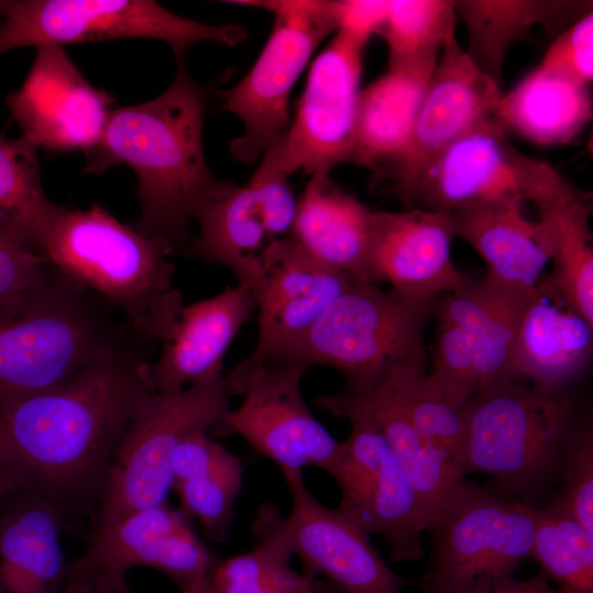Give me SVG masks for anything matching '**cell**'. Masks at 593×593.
Listing matches in <instances>:
<instances>
[{"label": "cell", "mask_w": 593, "mask_h": 593, "mask_svg": "<svg viewBox=\"0 0 593 593\" xmlns=\"http://www.w3.org/2000/svg\"><path fill=\"white\" fill-rule=\"evenodd\" d=\"M535 507L466 478L433 517L424 593H494L533 557Z\"/></svg>", "instance_id": "52a82bcc"}, {"label": "cell", "mask_w": 593, "mask_h": 593, "mask_svg": "<svg viewBox=\"0 0 593 593\" xmlns=\"http://www.w3.org/2000/svg\"><path fill=\"white\" fill-rule=\"evenodd\" d=\"M0 515L2 593H60L68 561L61 535L69 515L57 504L25 492Z\"/></svg>", "instance_id": "cb8c5ba5"}, {"label": "cell", "mask_w": 593, "mask_h": 593, "mask_svg": "<svg viewBox=\"0 0 593 593\" xmlns=\"http://www.w3.org/2000/svg\"><path fill=\"white\" fill-rule=\"evenodd\" d=\"M49 272L43 257L0 223V320L19 313Z\"/></svg>", "instance_id": "ab89813d"}, {"label": "cell", "mask_w": 593, "mask_h": 593, "mask_svg": "<svg viewBox=\"0 0 593 593\" xmlns=\"http://www.w3.org/2000/svg\"><path fill=\"white\" fill-rule=\"evenodd\" d=\"M257 311L250 289L237 284L183 305L152 362L148 378L158 393H177L223 376L224 356L242 326ZM189 385V387H190Z\"/></svg>", "instance_id": "7402d4cb"}, {"label": "cell", "mask_w": 593, "mask_h": 593, "mask_svg": "<svg viewBox=\"0 0 593 593\" xmlns=\"http://www.w3.org/2000/svg\"><path fill=\"white\" fill-rule=\"evenodd\" d=\"M272 13L271 33L246 76L223 94V109L244 125L232 155L254 163L289 127L290 92L315 48L338 30L333 1H234Z\"/></svg>", "instance_id": "30bf717a"}, {"label": "cell", "mask_w": 593, "mask_h": 593, "mask_svg": "<svg viewBox=\"0 0 593 593\" xmlns=\"http://www.w3.org/2000/svg\"><path fill=\"white\" fill-rule=\"evenodd\" d=\"M291 495V510L282 516L271 503L257 511L262 525L298 556L303 573L323 577L337 593H401L407 580L383 561L369 535L318 502L304 483L301 470H282Z\"/></svg>", "instance_id": "9a60e30c"}, {"label": "cell", "mask_w": 593, "mask_h": 593, "mask_svg": "<svg viewBox=\"0 0 593 593\" xmlns=\"http://www.w3.org/2000/svg\"><path fill=\"white\" fill-rule=\"evenodd\" d=\"M110 593H133L126 581L116 584Z\"/></svg>", "instance_id": "7dc6e473"}, {"label": "cell", "mask_w": 593, "mask_h": 593, "mask_svg": "<svg viewBox=\"0 0 593 593\" xmlns=\"http://www.w3.org/2000/svg\"><path fill=\"white\" fill-rule=\"evenodd\" d=\"M479 334L468 327L437 323L434 369L430 379L456 407L477 391L475 365Z\"/></svg>", "instance_id": "f35d334b"}, {"label": "cell", "mask_w": 593, "mask_h": 593, "mask_svg": "<svg viewBox=\"0 0 593 593\" xmlns=\"http://www.w3.org/2000/svg\"><path fill=\"white\" fill-rule=\"evenodd\" d=\"M593 350V324L589 323L540 279L528 293L519 314L511 357L512 377L532 385L567 390L588 372Z\"/></svg>", "instance_id": "44dd1931"}, {"label": "cell", "mask_w": 593, "mask_h": 593, "mask_svg": "<svg viewBox=\"0 0 593 593\" xmlns=\"http://www.w3.org/2000/svg\"><path fill=\"white\" fill-rule=\"evenodd\" d=\"M455 238L445 211H372L368 250L372 282H389L391 289L416 298L452 292L467 279L451 259Z\"/></svg>", "instance_id": "ffe728a7"}, {"label": "cell", "mask_w": 593, "mask_h": 593, "mask_svg": "<svg viewBox=\"0 0 593 593\" xmlns=\"http://www.w3.org/2000/svg\"><path fill=\"white\" fill-rule=\"evenodd\" d=\"M0 593H2L1 589H0Z\"/></svg>", "instance_id": "681fc988"}, {"label": "cell", "mask_w": 593, "mask_h": 593, "mask_svg": "<svg viewBox=\"0 0 593 593\" xmlns=\"http://www.w3.org/2000/svg\"><path fill=\"white\" fill-rule=\"evenodd\" d=\"M174 253L166 239L141 234L100 204L65 208L40 249L52 269L122 313L137 335L161 342L183 306Z\"/></svg>", "instance_id": "3957f363"}, {"label": "cell", "mask_w": 593, "mask_h": 593, "mask_svg": "<svg viewBox=\"0 0 593 593\" xmlns=\"http://www.w3.org/2000/svg\"><path fill=\"white\" fill-rule=\"evenodd\" d=\"M439 298L354 281L304 335L265 363L325 366L345 376V390L367 389L393 369L425 366L424 329Z\"/></svg>", "instance_id": "8992f818"}, {"label": "cell", "mask_w": 593, "mask_h": 593, "mask_svg": "<svg viewBox=\"0 0 593 593\" xmlns=\"http://www.w3.org/2000/svg\"><path fill=\"white\" fill-rule=\"evenodd\" d=\"M485 279L490 286V300L486 316L478 332V389L495 380L513 378L511 357L517 323L525 300L533 290L515 289Z\"/></svg>", "instance_id": "74e56055"}, {"label": "cell", "mask_w": 593, "mask_h": 593, "mask_svg": "<svg viewBox=\"0 0 593 593\" xmlns=\"http://www.w3.org/2000/svg\"><path fill=\"white\" fill-rule=\"evenodd\" d=\"M179 590L180 593H215L209 574L199 578Z\"/></svg>", "instance_id": "f6af8a7d"}, {"label": "cell", "mask_w": 593, "mask_h": 593, "mask_svg": "<svg viewBox=\"0 0 593 593\" xmlns=\"http://www.w3.org/2000/svg\"><path fill=\"white\" fill-rule=\"evenodd\" d=\"M182 57L161 94L111 111L99 142L86 152L83 174L128 166L137 178L141 204L133 227L186 253L195 211L219 179L208 166L202 142L208 90L190 76Z\"/></svg>", "instance_id": "7a4b0ae2"}, {"label": "cell", "mask_w": 593, "mask_h": 593, "mask_svg": "<svg viewBox=\"0 0 593 593\" xmlns=\"http://www.w3.org/2000/svg\"><path fill=\"white\" fill-rule=\"evenodd\" d=\"M15 491L14 483L11 477L0 468V506L8 495Z\"/></svg>", "instance_id": "bcb514c9"}, {"label": "cell", "mask_w": 593, "mask_h": 593, "mask_svg": "<svg viewBox=\"0 0 593 593\" xmlns=\"http://www.w3.org/2000/svg\"><path fill=\"white\" fill-rule=\"evenodd\" d=\"M315 402L323 410L347 407L368 417L387 440L432 517L466 478L465 470L425 437L378 385L322 394Z\"/></svg>", "instance_id": "83f0119b"}, {"label": "cell", "mask_w": 593, "mask_h": 593, "mask_svg": "<svg viewBox=\"0 0 593 593\" xmlns=\"http://www.w3.org/2000/svg\"><path fill=\"white\" fill-rule=\"evenodd\" d=\"M305 368L267 362L243 373L224 376L231 395H242V404L231 411L223 436L237 434L257 452L281 470H303L312 466L328 470L340 441L315 418L303 400L301 380Z\"/></svg>", "instance_id": "2e32d148"}, {"label": "cell", "mask_w": 593, "mask_h": 593, "mask_svg": "<svg viewBox=\"0 0 593 593\" xmlns=\"http://www.w3.org/2000/svg\"><path fill=\"white\" fill-rule=\"evenodd\" d=\"M224 376L177 393L154 392L132 419L115 456L92 532L167 502L171 460L188 436L212 430L223 436L232 411Z\"/></svg>", "instance_id": "ba28073f"}, {"label": "cell", "mask_w": 593, "mask_h": 593, "mask_svg": "<svg viewBox=\"0 0 593 593\" xmlns=\"http://www.w3.org/2000/svg\"><path fill=\"white\" fill-rule=\"evenodd\" d=\"M194 221L199 233L186 253L226 267L237 284L253 290L264 253L275 240L255 184L250 180L244 186L219 180L197 209Z\"/></svg>", "instance_id": "484cf974"}, {"label": "cell", "mask_w": 593, "mask_h": 593, "mask_svg": "<svg viewBox=\"0 0 593 593\" xmlns=\"http://www.w3.org/2000/svg\"><path fill=\"white\" fill-rule=\"evenodd\" d=\"M247 37L236 24H206L150 0H14L0 24V55L46 44L150 38L178 57L195 43L235 46Z\"/></svg>", "instance_id": "9c48e42d"}, {"label": "cell", "mask_w": 593, "mask_h": 593, "mask_svg": "<svg viewBox=\"0 0 593 593\" xmlns=\"http://www.w3.org/2000/svg\"><path fill=\"white\" fill-rule=\"evenodd\" d=\"M468 30L466 53L473 63L500 82L508 46L535 25L556 26L588 13V2L538 0L454 1Z\"/></svg>", "instance_id": "4dcf8cb0"}, {"label": "cell", "mask_w": 593, "mask_h": 593, "mask_svg": "<svg viewBox=\"0 0 593 593\" xmlns=\"http://www.w3.org/2000/svg\"><path fill=\"white\" fill-rule=\"evenodd\" d=\"M500 82L479 68L450 38L443 47L407 146L388 169L394 194L412 209L416 186L432 161L460 136L495 116Z\"/></svg>", "instance_id": "e0dca14e"}, {"label": "cell", "mask_w": 593, "mask_h": 593, "mask_svg": "<svg viewBox=\"0 0 593 593\" xmlns=\"http://www.w3.org/2000/svg\"><path fill=\"white\" fill-rule=\"evenodd\" d=\"M535 516L533 557L557 593H593V534L557 497L535 507Z\"/></svg>", "instance_id": "e575fe53"}, {"label": "cell", "mask_w": 593, "mask_h": 593, "mask_svg": "<svg viewBox=\"0 0 593 593\" xmlns=\"http://www.w3.org/2000/svg\"><path fill=\"white\" fill-rule=\"evenodd\" d=\"M539 66L589 87L593 78L592 11L572 22L556 37Z\"/></svg>", "instance_id": "b9f144b4"}, {"label": "cell", "mask_w": 593, "mask_h": 593, "mask_svg": "<svg viewBox=\"0 0 593 593\" xmlns=\"http://www.w3.org/2000/svg\"><path fill=\"white\" fill-rule=\"evenodd\" d=\"M371 214L329 172L318 171L299 199L291 235L324 265L355 281L373 283L368 265Z\"/></svg>", "instance_id": "4316f807"}, {"label": "cell", "mask_w": 593, "mask_h": 593, "mask_svg": "<svg viewBox=\"0 0 593 593\" xmlns=\"http://www.w3.org/2000/svg\"><path fill=\"white\" fill-rule=\"evenodd\" d=\"M372 385L381 388L425 437L465 470L461 411L447 400L425 366L393 369Z\"/></svg>", "instance_id": "d590c367"}, {"label": "cell", "mask_w": 593, "mask_h": 593, "mask_svg": "<svg viewBox=\"0 0 593 593\" xmlns=\"http://www.w3.org/2000/svg\"><path fill=\"white\" fill-rule=\"evenodd\" d=\"M139 340L0 411V468L15 491L70 517L94 514L122 439L155 392Z\"/></svg>", "instance_id": "6da1fadb"}, {"label": "cell", "mask_w": 593, "mask_h": 593, "mask_svg": "<svg viewBox=\"0 0 593 593\" xmlns=\"http://www.w3.org/2000/svg\"><path fill=\"white\" fill-rule=\"evenodd\" d=\"M354 281L310 255L291 234L272 240L251 290L258 310L255 349L231 372L250 371L299 339Z\"/></svg>", "instance_id": "ac0fdd59"}, {"label": "cell", "mask_w": 593, "mask_h": 593, "mask_svg": "<svg viewBox=\"0 0 593 593\" xmlns=\"http://www.w3.org/2000/svg\"><path fill=\"white\" fill-rule=\"evenodd\" d=\"M350 423L349 436L327 473L340 491L336 508L367 535L390 544L395 562L424 555L423 534L433 519L387 440L363 414L347 407L325 409Z\"/></svg>", "instance_id": "8fae6325"}, {"label": "cell", "mask_w": 593, "mask_h": 593, "mask_svg": "<svg viewBox=\"0 0 593 593\" xmlns=\"http://www.w3.org/2000/svg\"><path fill=\"white\" fill-rule=\"evenodd\" d=\"M495 118L505 128L538 145L572 141L592 118L588 86L541 66L502 92Z\"/></svg>", "instance_id": "f546056e"}, {"label": "cell", "mask_w": 593, "mask_h": 593, "mask_svg": "<svg viewBox=\"0 0 593 593\" xmlns=\"http://www.w3.org/2000/svg\"><path fill=\"white\" fill-rule=\"evenodd\" d=\"M368 41L337 30L312 63L291 125L267 148L286 175L329 172L338 164L350 163Z\"/></svg>", "instance_id": "4fadbf2b"}, {"label": "cell", "mask_w": 593, "mask_h": 593, "mask_svg": "<svg viewBox=\"0 0 593 593\" xmlns=\"http://www.w3.org/2000/svg\"><path fill=\"white\" fill-rule=\"evenodd\" d=\"M114 312L51 268L26 305L0 320V411L141 337Z\"/></svg>", "instance_id": "5b68a950"}, {"label": "cell", "mask_w": 593, "mask_h": 593, "mask_svg": "<svg viewBox=\"0 0 593 593\" xmlns=\"http://www.w3.org/2000/svg\"><path fill=\"white\" fill-rule=\"evenodd\" d=\"M439 55L388 64L358 101L350 163L381 175L405 150ZM388 168V169H389Z\"/></svg>", "instance_id": "603a6c76"}, {"label": "cell", "mask_w": 593, "mask_h": 593, "mask_svg": "<svg viewBox=\"0 0 593 593\" xmlns=\"http://www.w3.org/2000/svg\"><path fill=\"white\" fill-rule=\"evenodd\" d=\"M521 202H489L447 212L456 237L468 242L488 267L486 278L532 290L551 258L547 231L528 220Z\"/></svg>", "instance_id": "d4e9b609"}, {"label": "cell", "mask_w": 593, "mask_h": 593, "mask_svg": "<svg viewBox=\"0 0 593 593\" xmlns=\"http://www.w3.org/2000/svg\"><path fill=\"white\" fill-rule=\"evenodd\" d=\"M333 5L338 30L370 38L383 26L388 0H344L333 1Z\"/></svg>", "instance_id": "7bdbcfd3"}, {"label": "cell", "mask_w": 593, "mask_h": 593, "mask_svg": "<svg viewBox=\"0 0 593 593\" xmlns=\"http://www.w3.org/2000/svg\"><path fill=\"white\" fill-rule=\"evenodd\" d=\"M215 560L189 517L166 502L92 532L68 563L61 593H110L134 567L153 568L181 589L208 575Z\"/></svg>", "instance_id": "5bb4252c"}, {"label": "cell", "mask_w": 593, "mask_h": 593, "mask_svg": "<svg viewBox=\"0 0 593 593\" xmlns=\"http://www.w3.org/2000/svg\"><path fill=\"white\" fill-rule=\"evenodd\" d=\"M572 184L550 164L519 152L495 116L441 152L421 177L412 201L422 209L450 212L489 202L534 203Z\"/></svg>", "instance_id": "7c38bea8"}, {"label": "cell", "mask_w": 593, "mask_h": 593, "mask_svg": "<svg viewBox=\"0 0 593 593\" xmlns=\"http://www.w3.org/2000/svg\"><path fill=\"white\" fill-rule=\"evenodd\" d=\"M256 545L246 552L216 559L209 577L215 593H337L322 579L295 572L288 547L254 522Z\"/></svg>", "instance_id": "836d02e7"}, {"label": "cell", "mask_w": 593, "mask_h": 593, "mask_svg": "<svg viewBox=\"0 0 593 593\" xmlns=\"http://www.w3.org/2000/svg\"><path fill=\"white\" fill-rule=\"evenodd\" d=\"M466 474L494 478L514 500L538 507L590 421L571 391L504 378L479 388L460 407Z\"/></svg>", "instance_id": "277c9868"}, {"label": "cell", "mask_w": 593, "mask_h": 593, "mask_svg": "<svg viewBox=\"0 0 593 593\" xmlns=\"http://www.w3.org/2000/svg\"><path fill=\"white\" fill-rule=\"evenodd\" d=\"M586 193L573 186L536 202L551 248L553 271L546 281L593 324V248Z\"/></svg>", "instance_id": "1f68e13d"}, {"label": "cell", "mask_w": 593, "mask_h": 593, "mask_svg": "<svg viewBox=\"0 0 593 593\" xmlns=\"http://www.w3.org/2000/svg\"><path fill=\"white\" fill-rule=\"evenodd\" d=\"M561 501L577 522L593 534V432L588 422L569 451L559 480Z\"/></svg>", "instance_id": "60d3db41"}, {"label": "cell", "mask_w": 593, "mask_h": 593, "mask_svg": "<svg viewBox=\"0 0 593 593\" xmlns=\"http://www.w3.org/2000/svg\"><path fill=\"white\" fill-rule=\"evenodd\" d=\"M11 2L12 1L0 0V19L5 16L7 12L10 9Z\"/></svg>", "instance_id": "c3c4849f"}, {"label": "cell", "mask_w": 593, "mask_h": 593, "mask_svg": "<svg viewBox=\"0 0 593 593\" xmlns=\"http://www.w3.org/2000/svg\"><path fill=\"white\" fill-rule=\"evenodd\" d=\"M494 593H557L542 572L525 580H513Z\"/></svg>", "instance_id": "ee69618b"}, {"label": "cell", "mask_w": 593, "mask_h": 593, "mask_svg": "<svg viewBox=\"0 0 593 593\" xmlns=\"http://www.w3.org/2000/svg\"><path fill=\"white\" fill-rule=\"evenodd\" d=\"M112 96L94 88L61 46L36 47V57L8 107L23 136L38 147L89 150L100 139L111 113Z\"/></svg>", "instance_id": "d6986e66"}, {"label": "cell", "mask_w": 593, "mask_h": 593, "mask_svg": "<svg viewBox=\"0 0 593 593\" xmlns=\"http://www.w3.org/2000/svg\"><path fill=\"white\" fill-rule=\"evenodd\" d=\"M38 148L23 135H0V223L37 254L65 209L44 192Z\"/></svg>", "instance_id": "d6a6232c"}, {"label": "cell", "mask_w": 593, "mask_h": 593, "mask_svg": "<svg viewBox=\"0 0 593 593\" xmlns=\"http://www.w3.org/2000/svg\"><path fill=\"white\" fill-rule=\"evenodd\" d=\"M243 482L242 460L205 432L188 436L174 452L171 490L181 511L214 542L227 537Z\"/></svg>", "instance_id": "f1b7e54d"}, {"label": "cell", "mask_w": 593, "mask_h": 593, "mask_svg": "<svg viewBox=\"0 0 593 593\" xmlns=\"http://www.w3.org/2000/svg\"><path fill=\"white\" fill-rule=\"evenodd\" d=\"M457 13L454 1L388 0L380 34L389 48V61L439 55L456 36Z\"/></svg>", "instance_id": "8d00e7d4"}]
</instances>
